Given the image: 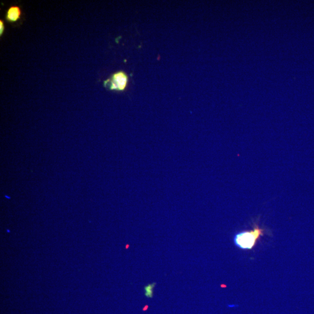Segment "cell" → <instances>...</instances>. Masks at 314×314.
I'll use <instances>...</instances> for the list:
<instances>
[{
  "mask_svg": "<svg viewBox=\"0 0 314 314\" xmlns=\"http://www.w3.org/2000/svg\"><path fill=\"white\" fill-rule=\"evenodd\" d=\"M110 81L109 88L111 90L124 91L127 86L128 77L124 72H118L112 75Z\"/></svg>",
  "mask_w": 314,
  "mask_h": 314,
  "instance_id": "obj_2",
  "label": "cell"
},
{
  "mask_svg": "<svg viewBox=\"0 0 314 314\" xmlns=\"http://www.w3.org/2000/svg\"><path fill=\"white\" fill-rule=\"evenodd\" d=\"M22 14L21 9L18 6H12L8 9L7 15H6V19L9 22L17 21L21 18Z\"/></svg>",
  "mask_w": 314,
  "mask_h": 314,
  "instance_id": "obj_3",
  "label": "cell"
},
{
  "mask_svg": "<svg viewBox=\"0 0 314 314\" xmlns=\"http://www.w3.org/2000/svg\"><path fill=\"white\" fill-rule=\"evenodd\" d=\"M253 228L252 230L238 232L235 235L234 241L236 246L242 250H252L256 246L257 241L266 231L260 228L256 222H253Z\"/></svg>",
  "mask_w": 314,
  "mask_h": 314,
  "instance_id": "obj_1",
  "label": "cell"
},
{
  "mask_svg": "<svg viewBox=\"0 0 314 314\" xmlns=\"http://www.w3.org/2000/svg\"><path fill=\"white\" fill-rule=\"evenodd\" d=\"M156 285V283H153V284L146 285L144 288V295L146 297L150 298L153 297L154 288H155Z\"/></svg>",
  "mask_w": 314,
  "mask_h": 314,
  "instance_id": "obj_4",
  "label": "cell"
},
{
  "mask_svg": "<svg viewBox=\"0 0 314 314\" xmlns=\"http://www.w3.org/2000/svg\"><path fill=\"white\" fill-rule=\"evenodd\" d=\"M4 23H3L2 21H0V35H2L3 32H4Z\"/></svg>",
  "mask_w": 314,
  "mask_h": 314,
  "instance_id": "obj_5",
  "label": "cell"
}]
</instances>
